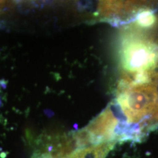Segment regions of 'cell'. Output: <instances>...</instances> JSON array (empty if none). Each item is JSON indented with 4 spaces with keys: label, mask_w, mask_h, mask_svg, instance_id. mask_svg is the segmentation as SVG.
Returning <instances> with one entry per match:
<instances>
[{
    "label": "cell",
    "mask_w": 158,
    "mask_h": 158,
    "mask_svg": "<svg viewBox=\"0 0 158 158\" xmlns=\"http://www.w3.org/2000/svg\"><path fill=\"white\" fill-rule=\"evenodd\" d=\"M132 25L143 31L153 28L157 22V17L149 7H142L135 13Z\"/></svg>",
    "instance_id": "obj_3"
},
{
    "label": "cell",
    "mask_w": 158,
    "mask_h": 158,
    "mask_svg": "<svg viewBox=\"0 0 158 158\" xmlns=\"http://www.w3.org/2000/svg\"><path fill=\"white\" fill-rule=\"evenodd\" d=\"M158 3V0H126L124 2V13H136L142 7H149L150 6Z\"/></svg>",
    "instance_id": "obj_4"
},
{
    "label": "cell",
    "mask_w": 158,
    "mask_h": 158,
    "mask_svg": "<svg viewBox=\"0 0 158 158\" xmlns=\"http://www.w3.org/2000/svg\"><path fill=\"white\" fill-rule=\"evenodd\" d=\"M115 102L130 126L142 122L147 127V118L151 129L152 116L158 107L157 81L130 84L120 80Z\"/></svg>",
    "instance_id": "obj_2"
},
{
    "label": "cell",
    "mask_w": 158,
    "mask_h": 158,
    "mask_svg": "<svg viewBox=\"0 0 158 158\" xmlns=\"http://www.w3.org/2000/svg\"><path fill=\"white\" fill-rule=\"evenodd\" d=\"M118 56L122 78L153 72L158 63V45L144 31L131 25L122 32Z\"/></svg>",
    "instance_id": "obj_1"
}]
</instances>
